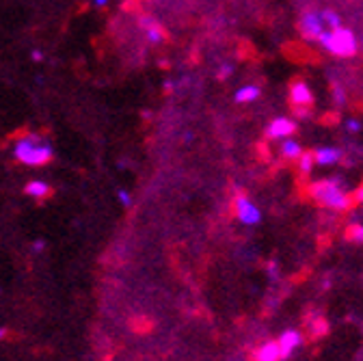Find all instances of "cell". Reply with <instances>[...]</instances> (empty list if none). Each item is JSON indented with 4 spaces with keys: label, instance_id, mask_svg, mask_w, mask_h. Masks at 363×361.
Wrapping results in <instances>:
<instances>
[{
    "label": "cell",
    "instance_id": "2e32d148",
    "mask_svg": "<svg viewBox=\"0 0 363 361\" xmlns=\"http://www.w3.org/2000/svg\"><path fill=\"white\" fill-rule=\"evenodd\" d=\"M346 236L351 242L363 244V223H351V227L346 230Z\"/></svg>",
    "mask_w": 363,
    "mask_h": 361
},
{
    "label": "cell",
    "instance_id": "5b68a950",
    "mask_svg": "<svg viewBox=\"0 0 363 361\" xmlns=\"http://www.w3.org/2000/svg\"><path fill=\"white\" fill-rule=\"evenodd\" d=\"M324 26H327V24H324L322 15L316 13V11H305L303 17H301V22H298L301 33H303L305 37H307V40H314V42H318L320 35H322L324 31H327Z\"/></svg>",
    "mask_w": 363,
    "mask_h": 361
},
{
    "label": "cell",
    "instance_id": "277c9868",
    "mask_svg": "<svg viewBox=\"0 0 363 361\" xmlns=\"http://www.w3.org/2000/svg\"><path fill=\"white\" fill-rule=\"evenodd\" d=\"M234 210H236V217L242 225H258L262 221V212L260 208L244 195H238L236 201H234Z\"/></svg>",
    "mask_w": 363,
    "mask_h": 361
},
{
    "label": "cell",
    "instance_id": "d4e9b609",
    "mask_svg": "<svg viewBox=\"0 0 363 361\" xmlns=\"http://www.w3.org/2000/svg\"><path fill=\"white\" fill-rule=\"evenodd\" d=\"M7 335V329H3V327H0V339H3Z\"/></svg>",
    "mask_w": 363,
    "mask_h": 361
},
{
    "label": "cell",
    "instance_id": "d6986e66",
    "mask_svg": "<svg viewBox=\"0 0 363 361\" xmlns=\"http://www.w3.org/2000/svg\"><path fill=\"white\" fill-rule=\"evenodd\" d=\"M361 128H363V126H361V121H357V119H353V117H351V119H346V130L351 132V135H359Z\"/></svg>",
    "mask_w": 363,
    "mask_h": 361
},
{
    "label": "cell",
    "instance_id": "cb8c5ba5",
    "mask_svg": "<svg viewBox=\"0 0 363 361\" xmlns=\"http://www.w3.org/2000/svg\"><path fill=\"white\" fill-rule=\"evenodd\" d=\"M106 3H108V0H93V5H95V7H98V9L106 7Z\"/></svg>",
    "mask_w": 363,
    "mask_h": 361
},
{
    "label": "cell",
    "instance_id": "7a4b0ae2",
    "mask_svg": "<svg viewBox=\"0 0 363 361\" xmlns=\"http://www.w3.org/2000/svg\"><path fill=\"white\" fill-rule=\"evenodd\" d=\"M13 154H15L17 160H20L22 165H26V167H44V165H48L54 158L52 145L46 139L37 137V135L22 137L20 141L15 143Z\"/></svg>",
    "mask_w": 363,
    "mask_h": 361
},
{
    "label": "cell",
    "instance_id": "9c48e42d",
    "mask_svg": "<svg viewBox=\"0 0 363 361\" xmlns=\"http://www.w3.org/2000/svg\"><path fill=\"white\" fill-rule=\"evenodd\" d=\"M139 24H141V28L145 31L147 42H149V44L158 46V44H162V42L167 40L162 26L156 22V17H151V15H141V17H139Z\"/></svg>",
    "mask_w": 363,
    "mask_h": 361
},
{
    "label": "cell",
    "instance_id": "603a6c76",
    "mask_svg": "<svg viewBox=\"0 0 363 361\" xmlns=\"http://www.w3.org/2000/svg\"><path fill=\"white\" fill-rule=\"evenodd\" d=\"M31 56H33V61H42V59H44V54H42L40 50H33V54H31Z\"/></svg>",
    "mask_w": 363,
    "mask_h": 361
},
{
    "label": "cell",
    "instance_id": "7402d4cb",
    "mask_svg": "<svg viewBox=\"0 0 363 361\" xmlns=\"http://www.w3.org/2000/svg\"><path fill=\"white\" fill-rule=\"evenodd\" d=\"M33 251H35V253H42V251H44V240H37V242L33 244Z\"/></svg>",
    "mask_w": 363,
    "mask_h": 361
},
{
    "label": "cell",
    "instance_id": "52a82bcc",
    "mask_svg": "<svg viewBox=\"0 0 363 361\" xmlns=\"http://www.w3.org/2000/svg\"><path fill=\"white\" fill-rule=\"evenodd\" d=\"M290 102L294 108H310L314 104V93L307 83L294 81L290 85Z\"/></svg>",
    "mask_w": 363,
    "mask_h": 361
},
{
    "label": "cell",
    "instance_id": "ffe728a7",
    "mask_svg": "<svg viewBox=\"0 0 363 361\" xmlns=\"http://www.w3.org/2000/svg\"><path fill=\"white\" fill-rule=\"evenodd\" d=\"M232 69H234L232 65H223V67H221V72H219V78H221V81L229 78V76H232Z\"/></svg>",
    "mask_w": 363,
    "mask_h": 361
},
{
    "label": "cell",
    "instance_id": "30bf717a",
    "mask_svg": "<svg viewBox=\"0 0 363 361\" xmlns=\"http://www.w3.org/2000/svg\"><path fill=\"white\" fill-rule=\"evenodd\" d=\"M344 158V151L339 149V147H318L316 151H314V160H316V165H320V167H331V165H337L339 160Z\"/></svg>",
    "mask_w": 363,
    "mask_h": 361
},
{
    "label": "cell",
    "instance_id": "5bb4252c",
    "mask_svg": "<svg viewBox=\"0 0 363 361\" xmlns=\"http://www.w3.org/2000/svg\"><path fill=\"white\" fill-rule=\"evenodd\" d=\"M24 193L28 197H35V199H44L52 193V188L48 182H42V180H35V182H28L26 188H24Z\"/></svg>",
    "mask_w": 363,
    "mask_h": 361
},
{
    "label": "cell",
    "instance_id": "7c38bea8",
    "mask_svg": "<svg viewBox=\"0 0 363 361\" xmlns=\"http://www.w3.org/2000/svg\"><path fill=\"white\" fill-rule=\"evenodd\" d=\"M279 154H281L283 160H298L301 154H303V147L294 139H283L281 145H279Z\"/></svg>",
    "mask_w": 363,
    "mask_h": 361
},
{
    "label": "cell",
    "instance_id": "9a60e30c",
    "mask_svg": "<svg viewBox=\"0 0 363 361\" xmlns=\"http://www.w3.org/2000/svg\"><path fill=\"white\" fill-rule=\"evenodd\" d=\"M296 165H298V171H301L303 176L312 174V169H314V165H316V160H314V151H303L301 158L296 160Z\"/></svg>",
    "mask_w": 363,
    "mask_h": 361
},
{
    "label": "cell",
    "instance_id": "ac0fdd59",
    "mask_svg": "<svg viewBox=\"0 0 363 361\" xmlns=\"http://www.w3.org/2000/svg\"><path fill=\"white\" fill-rule=\"evenodd\" d=\"M333 98H335V104H346V93H344V87H339V85H335L333 87Z\"/></svg>",
    "mask_w": 363,
    "mask_h": 361
},
{
    "label": "cell",
    "instance_id": "8fae6325",
    "mask_svg": "<svg viewBox=\"0 0 363 361\" xmlns=\"http://www.w3.org/2000/svg\"><path fill=\"white\" fill-rule=\"evenodd\" d=\"M253 359H255V361H283V359H281V351H279L277 339L264 342V344L255 351Z\"/></svg>",
    "mask_w": 363,
    "mask_h": 361
},
{
    "label": "cell",
    "instance_id": "4fadbf2b",
    "mask_svg": "<svg viewBox=\"0 0 363 361\" xmlns=\"http://www.w3.org/2000/svg\"><path fill=\"white\" fill-rule=\"evenodd\" d=\"M260 93H262V89H260L258 85H244V87H240V89L236 91L234 100H236L238 104H249V102H253V100L260 98Z\"/></svg>",
    "mask_w": 363,
    "mask_h": 361
},
{
    "label": "cell",
    "instance_id": "6da1fadb",
    "mask_svg": "<svg viewBox=\"0 0 363 361\" xmlns=\"http://www.w3.org/2000/svg\"><path fill=\"white\" fill-rule=\"evenodd\" d=\"M310 197H312V201L327 208L331 212H348L355 205V197L346 191L341 178L314 182L310 186Z\"/></svg>",
    "mask_w": 363,
    "mask_h": 361
},
{
    "label": "cell",
    "instance_id": "484cf974",
    "mask_svg": "<svg viewBox=\"0 0 363 361\" xmlns=\"http://www.w3.org/2000/svg\"><path fill=\"white\" fill-rule=\"evenodd\" d=\"M361 46H363V40H361Z\"/></svg>",
    "mask_w": 363,
    "mask_h": 361
},
{
    "label": "cell",
    "instance_id": "e0dca14e",
    "mask_svg": "<svg viewBox=\"0 0 363 361\" xmlns=\"http://www.w3.org/2000/svg\"><path fill=\"white\" fill-rule=\"evenodd\" d=\"M322 15V20H324V24H327L329 28H339L341 26V20H339V15L335 13V11H322L320 13Z\"/></svg>",
    "mask_w": 363,
    "mask_h": 361
},
{
    "label": "cell",
    "instance_id": "8992f818",
    "mask_svg": "<svg viewBox=\"0 0 363 361\" xmlns=\"http://www.w3.org/2000/svg\"><path fill=\"white\" fill-rule=\"evenodd\" d=\"M296 121L294 119H290V117H275L273 121H271V126L266 128V139H279V141H283V139H288V137H292L294 132H296Z\"/></svg>",
    "mask_w": 363,
    "mask_h": 361
},
{
    "label": "cell",
    "instance_id": "44dd1931",
    "mask_svg": "<svg viewBox=\"0 0 363 361\" xmlns=\"http://www.w3.org/2000/svg\"><path fill=\"white\" fill-rule=\"evenodd\" d=\"M117 199H119L124 205H132V197H130L126 191H119V193H117Z\"/></svg>",
    "mask_w": 363,
    "mask_h": 361
},
{
    "label": "cell",
    "instance_id": "ba28073f",
    "mask_svg": "<svg viewBox=\"0 0 363 361\" xmlns=\"http://www.w3.org/2000/svg\"><path fill=\"white\" fill-rule=\"evenodd\" d=\"M301 342H303L301 331H296V329H288V331H283V333L277 337V344H279V351H281V359L285 361L288 357H292V355H294V351L301 346Z\"/></svg>",
    "mask_w": 363,
    "mask_h": 361
},
{
    "label": "cell",
    "instance_id": "3957f363",
    "mask_svg": "<svg viewBox=\"0 0 363 361\" xmlns=\"http://www.w3.org/2000/svg\"><path fill=\"white\" fill-rule=\"evenodd\" d=\"M318 44L327 52H331L333 56H341V59H346V56H355L357 50H359V42H357L355 33L348 31V28H344V26L324 31L320 35Z\"/></svg>",
    "mask_w": 363,
    "mask_h": 361
}]
</instances>
